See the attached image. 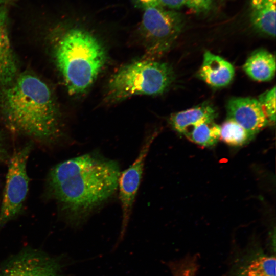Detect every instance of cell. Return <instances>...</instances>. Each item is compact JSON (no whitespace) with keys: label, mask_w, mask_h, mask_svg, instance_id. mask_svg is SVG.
<instances>
[{"label":"cell","mask_w":276,"mask_h":276,"mask_svg":"<svg viewBox=\"0 0 276 276\" xmlns=\"http://www.w3.org/2000/svg\"><path fill=\"white\" fill-rule=\"evenodd\" d=\"M7 11L0 6V86H5L16 77L17 65L7 30Z\"/></svg>","instance_id":"obj_11"},{"label":"cell","mask_w":276,"mask_h":276,"mask_svg":"<svg viewBox=\"0 0 276 276\" xmlns=\"http://www.w3.org/2000/svg\"><path fill=\"white\" fill-rule=\"evenodd\" d=\"M54 53L56 65L68 91L74 95L87 91L107 60L106 51L100 40L81 28L74 27L65 32Z\"/></svg>","instance_id":"obj_3"},{"label":"cell","mask_w":276,"mask_h":276,"mask_svg":"<svg viewBox=\"0 0 276 276\" xmlns=\"http://www.w3.org/2000/svg\"><path fill=\"white\" fill-rule=\"evenodd\" d=\"M31 149V144L27 145L11 157L0 209V228L19 214L26 199L29 188L27 163Z\"/></svg>","instance_id":"obj_6"},{"label":"cell","mask_w":276,"mask_h":276,"mask_svg":"<svg viewBox=\"0 0 276 276\" xmlns=\"http://www.w3.org/2000/svg\"><path fill=\"white\" fill-rule=\"evenodd\" d=\"M243 68L251 79L259 82L269 81L275 74V56L265 49L257 50L248 57Z\"/></svg>","instance_id":"obj_14"},{"label":"cell","mask_w":276,"mask_h":276,"mask_svg":"<svg viewBox=\"0 0 276 276\" xmlns=\"http://www.w3.org/2000/svg\"><path fill=\"white\" fill-rule=\"evenodd\" d=\"M275 264L274 256L259 254L241 264L234 276H275Z\"/></svg>","instance_id":"obj_15"},{"label":"cell","mask_w":276,"mask_h":276,"mask_svg":"<svg viewBox=\"0 0 276 276\" xmlns=\"http://www.w3.org/2000/svg\"><path fill=\"white\" fill-rule=\"evenodd\" d=\"M235 75L233 65L221 57L206 51L198 76L208 85L214 88L227 86Z\"/></svg>","instance_id":"obj_10"},{"label":"cell","mask_w":276,"mask_h":276,"mask_svg":"<svg viewBox=\"0 0 276 276\" xmlns=\"http://www.w3.org/2000/svg\"><path fill=\"white\" fill-rule=\"evenodd\" d=\"M275 93L274 86L262 94L258 100L270 124L275 122Z\"/></svg>","instance_id":"obj_18"},{"label":"cell","mask_w":276,"mask_h":276,"mask_svg":"<svg viewBox=\"0 0 276 276\" xmlns=\"http://www.w3.org/2000/svg\"><path fill=\"white\" fill-rule=\"evenodd\" d=\"M6 151L3 144L2 136L0 134V160H3L6 155Z\"/></svg>","instance_id":"obj_22"},{"label":"cell","mask_w":276,"mask_h":276,"mask_svg":"<svg viewBox=\"0 0 276 276\" xmlns=\"http://www.w3.org/2000/svg\"><path fill=\"white\" fill-rule=\"evenodd\" d=\"M120 173L116 160L88 153L53 168L48 176V190L67 219L78 224L112 197Z\"/></svg>","instance_id":"obj_1"},{"label":"cell","mask_w":276,"mask_h":276,"mask_svg":"<svg viewBox=\"0 0 276 276\" xmlns=\"http://www.w3.org/2000/svg\"><path fill=\"white\" fill-rule=\"evenodd\" d=\"M58 260L35 250L22 251L8 260L0 269V276H60Z\"/></svg>","instance_id":"obj_8"},{"label":"cell","mask_w":276,"mask_h":276,"mask_svg":"<svg viewBox=\"0 0 276 276\" xmlns=\"http://www.w3.org/2000/svg\"><path fill=\"white\" fill-rule=\"evenodd\" d=\"M185 5L195 13H206L211 8L212 0H185Z\"/></svg>","instance_id":"obj_20"},{"label":"cell","mask_w":276,"mask_h":276,"mask_svg":"<svg viewBox=\"0 0 276 276\" xmlns=\"http://www.w3.org/2000/svg\"><path fill=\"white\" fill-rule=\"evenodd\" d=\"M139 33L147 54L160 57L172 47L182 31L184 20L175 10L161 6L143 10Z\"/></svg>","instance_id":"obj_5"},{"label":"cell","mask_w":276,"mask_h":276,"mask_svg":"<svg viewBox=\"0 0 276 276\" xmlns=\"http://www.w3.org/2000/svg\"><path fill=\"white\" fill-rule=\"evenodd\" d=\"M136 6L142 9L161 6L168 9L176 10L185 4V0H132Z\"/></svg>","instance_id":"obj_19"},{"label":"cell","mask_w":276,"mask_h":276,"mask_svg":"<svg viewBox=\"0 0 276 276\" xmlns=\"http://www.w3.org/2000/svg\"><path fill=\"white\" fill-rule=\"evenodd\" d=\"M227 119L246 130L252 137L268 124L262 106L257 99L250 97H234L227 103Z\"/></svg>","instance_id":"obj_9"},{"label":"cell","mask_w":276,"mask_h":276,"mask_svg":"<svg viewBox=\"0 0 276 276\" xmlns=\"http://www.w3.org/2000/svg\"><path fill=\"white\" fill-rule=\"evenodd\" d=\"M12 0H0V6L1 5H4L5 4L7 3V2H10Z\"/></svg>","instance_id":"obj_23"},{"label":"cell","mask_w":276,"mask_h":276,"mask_svg":"<svg viewBox=\"0 0 276 276\" xmlns=\"http://www.w3.org/2000/svg\"><path fill=\"white\" fill-rule=\"evenodd\" d=\"M0 90V111L14 130L39 140L59 133V112L48 86L37 77L23 74Z\"/></svg>","instance_id":"obj_2"},{"label":"cell","mask_w":276,"mask_h":276,"mask_svg":"<svg viewBox=\"0 0 276 276\" xmlns=\"http://www.w3.org/2000/svg\"><path fill=\"white\" fill-rule=\"evenodd\" d=\"M252 137L241 126L231 119H227L220 126V139L228 145H243Z\"/></svg>","instance_id":"obj_17"},{"label":"cell","mask_w":276,"mask_h":276,"mask_svg":"<svg viewBox=\"0 0 276 276\" xmlns=\"http://www.w3.org/2000/svg\"><path fill=\"white\" fill-rule=\"evenodd\" d=\"M183 134L196 144L209 147L215 145L220 136V126L214 121L198 124L187 129Z\"/></svg>","instance_id":"obj_16"},{"label":"cell","mask_w":276,"mask_h":276,"mask_svg":"<svg viewBox=\"0 0 276 276\" xmlns=\"http://www.w3.org/2000/svg\"><path fill=\"white\" fill-rule=\"evenodd\" d=\"M155 136L154 133L145 139L135 160L127 169L120 173L118 189L122 212V236L127 226L141 182L145 160Z\"/></svg>","instance_id":"obj_7"},{"label":"cell","mask_w":276,"mask_h":276,"mask_svg":"<svg viewBox=\"0 0 276 276\" xmlns=\"http://www.w3.org/2000/svg\"><path fill=\"white\" fill-rule=\"evenodd\" d=\"M196 267L194 264H182L175 268L173 270V276H195Z\"/></svg>","instance_id":"obj_21"},{"label":"cell","mask_w":276,"mask_h":276,"mask_svg":"<svg viewBox=\"0 0 276 276\" xmlns=\"http://www.w3.org/2000/svg\"><path fill=\"white\" fill-rule=\"evenodd\" d=\"M217 113L214 107L204 103L185 110L173 113L169 119V123L177 132L183 134L185 131L198 124L214 121Z\"/></svg>","instance_id":"obj_13"},{"label":"cell","mask_w":276,"mask_h":276,"mask_svg":"<svg viewBox=\"0 0 276 276\" xmlns=\"http://www.w3.org/2000/svg\"><path fill=\"white\" fill-rule=\"evenodd\" d=\"M276 0H250V21L259 33L270 37L275 36Z\"/></svg>","instance_id":"obj_12"},{"label":"cell","mask_w":276,"mask_h":276,"mask_svg":"<svg viewBox=\"0 0 276 276\" xmlns=\"http://www.w3.org/2000/svg\"><path fill=\"white\" fill-rule=\"evenodd\" d=\"M174 80V73L168 63L143 59L121 67L110 78L106 100L118 102L135 95L156 96L165 93Z\"/></svg>","instance_id":"obj_4"}]
</instances>
